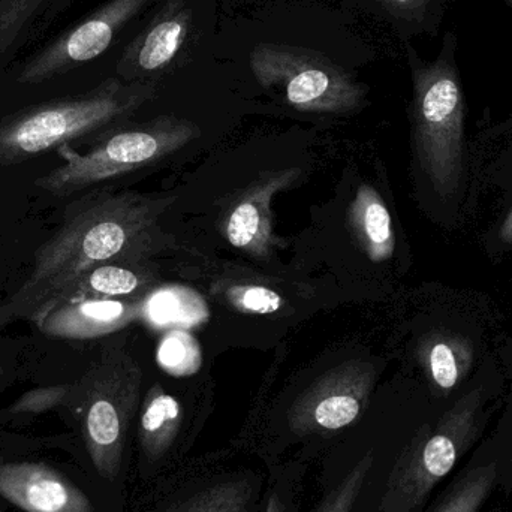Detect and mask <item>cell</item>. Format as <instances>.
<instances>
[{
    "label": "cell",
    "mask_w": 512,
    "mask_h": 512,
    "mask_svg": "<svg viewBox=\"0 0 512 512\" xmlns=\"http://www.w3.org/2000/svg\"><path fill=\"white\" fill-rule=\"evenodd\" d=\"M174 200L102 192L69 204L57 233L36 252L23 285L0 307V327L35 321L63 286L90 268L144 262L162 251L168 245L158 222Z\"/></svg>",
    "instance_id": "cell-1"
},
{
    "label": "cell",
    "mask_w": 512,
    "mask_h": 512,
    "mask_svg": "<svg viewBox=\"0 0 512 512\" xmlns=\"http://www.w3.org/2000/svg\"><path fill=\"white\" fill-rule=\"evenodd\" d=\"M152 96V86L107 78L86 92L51 96L11 111L0 117V167L110 131Z\"/></svg>",
    "instance_id": "cell-2"
},
{
    "label": "cell",
    "mask_w": 512,
    "mask_h": 512,
    "mask_svg": "<svg viewBox=\"0 0 512 512\" xmlns=\"http://www.w3.org/2000/svg\"><path fill=\"white\" fill-rule=\"evenodd\" d=\"M456 33L447 32L432 62L406 42L412 74V135L421 170L441 198L459 192L465 155L466 101Z\"/></svg>",
    "instance_id": "cell-3"
},
{
    "label": "cell",
    "mask_w": 512,
    "mask_h": 512,
    "mask_svg": "<svg viewBox=\"0 0 512 512\" xmlns=\"http://www.w3.org/2000/svg\"><path fill=\"white\" fill-rule=\"evenodd\" d=\"M143 372L126 349L108 345L98 360L71 384L65 405L80 424L83 450L99 480L120 477L128 430L140 405Z\"/></svg>",
    "instance_id": "cell-4"
},
{
    "label": "cell",
    "mask_w": 512,
    "mask_h": 512,
    "mask_svg": "<svg viewBox=\"0 0 512 512\" xmlns=\"http://www.w3.org/2000/svg\"><path fill=\"white\" fill-rule=\"evenodd\" d=\"M200 135V128L189 120L158 117L135 128L111 132L84 155L63 146L57 152L65 162L39 177L35 185L54 197H68L105 180L158 164Z\"/></svg>",
    "instance_id": "cell-5"
},
{
    "label": "cell",
    "mask_w": 512,
    "mask_h": 512,
    "mask_svg": "<svg viewBox=\"0 0 512 512\" xmlns=\"http://www.w3.org/2000/svg\"><path fill=\"white\" fill-rule=\"evenodd\" d=\"M483 391L463 396L435 427H424L397 459L378 512H417L478 435Z\"/></svg>",
    "instance_id": "cell-6"
},
{
    "label": "cell",
    "mask_w": 512,
    "mask_h": 512,
    "mask_svg": "<svg viewBox=\"0 0 512 512\" xmlns=\"http://www.w3.org/2000/svg\"><path fill=\"white\" fill-rule=\"evenodd\" d=\"M249 63L265 90L282 96L289 107L303 113H352L366 102V86L315 51L258 44Z\"/></svg>",
    "instance_id": "cell-7"
},
{
    "label": "cell",
    "mask_w": 512,
    "mask_h": 512,
    "mask_svg": "<svg viewBox=\"0 0 512 512\" xmlns=\"http://www.w3.org/2000/svg\"><path fill=\"white\" fill-rule=\"evenodd\" d=\"M150 2L152 0H108L83 20L18 59L0 74V80L23 92H35L71 80L104 56L119 33Z\"/></svg>",
    "instance_id": "cell-8"
},
{
    "label": "cell",
    "mask_w": 512,
    "mask_h": 512,
    "mask_svg": "<svg viewBox=\"0 0 512 512\" xmlns=\"http://www.w3.org/2000/svg\"><path fill=\"white\" fill-rule=\"evenodd\" d=\"M0 501L23 512H98L65 465L26 448H0Z\"/></svg>",
    "instance_id": "cell-9"
},
{
    "label": "cell",
    "mask_w": 512,
    "mask_h": 512,
    "mask_svg": "<svg viewBox=\"0 0 512 512\" xmlns=\"http://www.w3.org/2000/svg\"><path fill=\"white\" fill-rule=\"evenodd\" d=\"M375 382L376 367L369 361L349 360L333 367L292 403L289 429L300 436L346 429L363 414Z\"/></svg>",
    "instance_id": "cell-10"
},
{
    "label": "cell",
    "mask_w": 512,
    "mask_h": 512,
    "mask_svg": "<svg viewBox=\"0 0 512 512\" xmlns=\"http://www.w3.org/2000/svg\"><path fill=\"white\" fill-rule=\"evenodd\" d=\"M301 173V168L265 171L230 195L218 218L221 236L239 251L267 258L279 243L273 233L271 203L279 192L294 186Z\"/></svg>",
    "instance_id": "cell-11"
},
{
    "label": "cell",
    "mask_w": 512,
    "mask_h": 512,
    "mask_svg": "<svg viewBox=\"0 0 512 512\" xmlns=\"http://www.w3.org/2000/svg\"><path fill=\"white\" fill-rule=\"evenodd\" d=\"M144 297L78 298L62 301L35 319L36 327L48 336L90 340L116 333L143 316Z\"/></svg>",
    "instance_id": "cell-12"
},
{
    "label": "cell",
    "mask_w": 512,
    "mask_h": 512,
    "mask_svg": "<svg viewBox=\"0 0 512 512\" xmlns=\"http://www.w3.org/2000/svg\"><path fill=\"white\" fill-rule=\"evenodd\" d=\"M191 21L188 0H168L152 23L123 51L117 62L120 80L167 68L182 50Z\"/></svg>",
    "instance_id": "cell-13"
},
{
    "label": "cell",
    "mask_w": 512,
    "mask_h": 512,
    "mask_svg": "<svg viewBox=\"0 0 512 512\" xmlns=\"http://www.w3.org/2000/svg\"><path fill=\"white\" fill-rule=\"evenodd\" d=\"M77 0H0V74L38 44Z\"/></svg>",
    "instance_id": "cell-14"
},
{
    "label": "cell",
    "mask_w": 512,
    "mask_h": 512,
    "mask_svg": "<svg viewBox=\"0 0 512 512\" xmlns=\"http://www.w3.org/2000/svg\"><path fill=\"white\" fill-rule=\"evenodd\" d=\"M156 282L158 277L155 276V271L147 267L144 262H110V264L98 265L84 271L80 276L72 279L68 285L63 286L41 313L62 301L78 300V298H122L134 297L137 294L147 295Z\"/></svg>",
    "instance_id": "cell-15"
},
{
    "label": "cell",
    "mask_w": 512,
    "mask_h": 512,
    "mask_svg": "<svg viewBox=\"0 0 512 512\" xmlns=\"http://www.w3.org/2000/svg\"><path fill=\"white\" fill-rule=\"evenodd\" d=\"M352 239L370 261H388L396 249L393 219L381 194L370 185H360L348 210Z\"/></svg>",
    "instance_id": "cell-16"
},
{
    "label": "cell",
    "mask_w": 512,
    "mask_h": 512,
    "mask_svg": "<svg viewBox=\"0 0 512 512\" xmlns=\"http://www.w3.org/2000/svg\"><path fill=\"white\" fill-rule=\"evenodd\" d=\"M418 358L433 387L442 393H450L462 384L471 370L474 346L462 334L436 330L421 339Z\"/></svg>",
    "instance_id": "cell-17"
},
{
    "label": "cell",
    "mask_w": 512,
    "mask_h": 512,
    "mask_svg": "<svg viewBox=\"0 0 512 512\" xmlns=\"http://www.w3.org/2000/svg\"><path fill=\"white\" fill-rule=\"evenodd\" d=\"M183 423L179 400L155 384L143 399L138 415V442L149 465L161 462L176 442Z\"/></svg>",
    "instance_id": "cell-18"
},
{
    "label": "cell",
    "mask_w": 512,
    "mask_h": 512,
    "mask_svg": "<svg viewBox=\"0 0 512 512\" xmlns=\"http://www.w3.org/2000/svg\"><path fill=\"white\" fill-rule=\"evenodd\" d=\"M255 480L233 475L192 490L162 512H251Z\"/></svg>",
    "instance_id": "cell-19"
},
{
    "label": "cell",
    "mask_w": 512,
    "mask_h": 512,
    "mask_svg": "<svg viewBox=\"0 0 512 512\" xmlns=\"http://www.w3.org/2000/svg\"><path fill=\"white\" fill-rule=\"evenodd\" d=\"M209 316L200 295L191 289L170 286L144 297L141 318L152 327H189Z\"/></svg>",
    "instance_id": "cell-20"
},
{
    "label": "cell",
    "mask_w": 512,
    "mask_h": 512,
    "mask_svg": "<svg viewBox=\"0 0 512 512\" xmlns=\"http://www.w3.org/2000/svg\"><path fill=\"white\" fill-rule=\"evenodd\" d=\"M406 35H436L454 0H375Z\"/></svg>",
    "instance_id": "cell-21"
},
{
    "label": "cell",
    "mask_w": 512,
    "mask_h": 512,
    "mask_svg": "<svg viewBox=\"0 0 512 512\" xmlns=\"http://www.w3.org/2000/svg\"><path fill=\"white\" fill-rule=\"evenodd\" d=\"M496 466L487 465L463 474L432 512H478L492 493Z\"/></svg>",
    "instance_id": "cell-22"
},
{
    "label": "cell",
    "mask_w": 512,
    "mask_h": 512,
    "mask_svg": "<svg viewBox=\"0 0 512 512\" xmlns=\"http://www.w3.org/2000/svg\"><path fill=\"white\" fill-rule=\"evenodd\" d=\"M158 363L170 375H194L201 366L200 345L188 331L173 328L159 343Z\"/></svg>",
    "instance_id": "cell-23"
},
{
    "label": "cell",
    "mask_w": 512,
    "mask_h": 512,
    "mask_svg": "<svg viewBox=\"0 0 512 512\" xmlns=\"http://www.w3.org/2000/svg\"><path fill=\"white\" fill-rule=\"evenodd\" d=\"M372 465L373 457L367 454L330 492H327L313 512H352Z\"/></svg>",
    "instance_id": "cell-24"
},
{
    "label": "cell",
    "mask_w": 512,
    "mask_h": 512,
    "mask_svg": "<svg viewBox=\"0 0 512 512\" xmlns=\"http://www.w3.org/2000/svg\"><path fill=\"white\" fill-rule=\"evenodd\" d=\"M224 297L233 309L245 315H273L285 306L282 295L274 289L254 283L227 286Z\"/></svg>",
    "instance_id": "cell-25"
},
{
    "label": "cell",
    "mask_w": 512,
    "mask_h": 512,
    "mask_svg": "<svg viewBox=\"0 0 512 512\" xmlns=\"http://www.w3.org/2000/svg\"><path fill=\"white\" fill-rule=\"evenodd\" d=\"M69 388L71 384H60L29 391L9 408V415L14 418L33 417L56 406L65 405Z\"/></svg>",
    "instance_id": "cell-26"
},
{
    "label": "cell",
    "mask_w": 512,
    "mask_h": 512,
    "mask_svg": "<svg viewBox=\"0 0 512 512\" xmlns=\"http://www.w3.org/2000/svg\"><path fill=\"white\" fill-rule=\"evenodd\" d=\"M264 512H286V507L285 504H283V499L280 498V493L274 492L273 495L270 496Z\"/></svg>",
    "instance_id": "cell-27"
},
{
    "label": "cell",
    "mask_w": 512,
    "mask_h": 512,
    "mask_svg": "<svg viewBox=\"0 0 512 512\" xmlns=\"http://www.w3.org/2000/svg\"><path fill=\"white\" fill-rule=\"evenodd\" d=\"M499 237L502 242L512 243V207L507 218H505L504 224H502L501 231H499Z\"/></svg>",
    "instance_id": "cell-28"
},
{
    "label": "cell",
    "mask_w": 512,
    "mask_h": 512,
    "mask_svg": "<svg viewBox=\"0 0 512 512\" xmlns=\"http://www.w3.org/2000/svg\"><path fill=\"white\" fill-rule=\"evenodd\" d=\"M504 2L512 9V0H504Z\"/></svg>",
    "instance_id": "cell-29"
},
{
    "label": "cell",
    "mask_w": 512,
    "mask_h": 512,
    "mask_svg": "<svg viewBox=\"0 0 512 512\" xmlns=\"http://www.w3.org/2000/svg\"><path fill=\"white\" fill-rule=\"evenodd\" d=\"M0 512H5V511H3V510H0Z\"/></svg>",
    "instance_id": "cell-30"
}]
</instances>
